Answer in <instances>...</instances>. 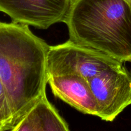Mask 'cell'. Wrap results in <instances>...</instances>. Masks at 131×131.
<instances>
[{"label":"cell","instance_id":"cell-4","mask_svg":"<svg viewBox=\"0 0 131 131\" xmlns=\"http://www.w3.org/2000/svg\"><path fill=\"white\" fill-rule=\"evenodd\" d=\"M97 107V116L113 122L131 105V71L125 66L88 80Z\"/></svg>","mask_w":131,"mask_h":131},{"label":"cell","instance_id":"cell-5","mask_svg":"<svg viewBox=\"0 0 131 131\" xmlns=\"http://www.w3.org/2000/svg\"><path fill=\"white\" fill-rule=\"evenodd\" d=\"M70 6V0H0V12L12 21L42 29L63 23Z\"/></svg>","mask_w":131,"mask_h":131},{"label":"cell","instance_id":"cell-9","mask_svg":"<svg viewBox=\"0 0 131 131\" xmlns=\"http://www.w3.org/2000/svg\"><path fill=\"white\" fill-rule=\"evenodd\" d=\"M9 131H35L29 111L12 129Z\"/></svg>","mask_w":131,"mask_h":131},{"label":"cell","instance_id":"cell-10","mask_svg":"<svg viewBox=\"0 0 131 131\" xmlns=\"http://www.w3.org/2000/svg\"><path fill=\"white\" fill-rule=\"evenodd\" d=\"M124 1L129 5V6H130V8H131V0H124Z\"/></svg>","mask_w":131,"mask_h":131},{"label":"cell","instance_id":"cell-6","mask_svg":"<svg viewBox=\"0 0 131 131\" xmlns=\"http://www.w3.org/2000/svg\"><path fill=\"white\" fill-rule=\"evenodd\" d=\"M52 93L84 114L97 116V107L88 81L75 74L47 78Z\"/></svg>","mask_w":131,"mask_h":131},{"label":"cell","instance_id":"cell-12","mask_svg":"<svg viewBox=\"0 0 131 131\" xmlns=\"http://www.w3.org/2000/svg\"><path fill=\"white\" fill-rule=\"evenodd\" d=\"M8 131H9V130H8Z\"/></svg>","mask_w":131,"mask_h":131},{"label":"cell","instance_id":"cell-2","mask_svg":"<svg viewBox=\"0 0 131 131\" xmlns=\"http://www.w3.org/2000/svg\"><path fill=\"white\" fill-rule=\"evenodd\" d=\"M63 23L72 42L131 63V8L124 0H78Z\"/></svg>","mask_w":131,"mask_h":131},{"label":"cell","instance_id":"cell-8","mask_svg":"<svg viewBox=\"0 0 131 131\" xmlns=\"http://www.w3.org/2000/svg\"><path fill=\"white\" fill-rule=\"evenodd\" d=\"M17 124L8 95L0 79V131L10 130Z\"/></svg>","mask_w":131,"mask_h":131},{"label":"cell","instance_id":"cell-11","mask_svg":"<svg viewBox=\"0 0 131 131\" xmlns=\"http://www.w3.org/2000/svg\"><path fill=\"white\" fill-rule=\"evenodd\" d=\"M78 0H70V3H71V6L72 5H74L75 2H77Z\"/></svg>","mask_w":131,"mask_h":131},{"label":"cell","instance_id":"cell-3","mask_svg":"<svg viewBox=\"0 0 131 131\" xmlns=\"http://www.w3.org/2000/svg\"><path fill=\"white\" fill-rule=\"evenodd\" d=\"M123 66L124 63L69 40L49 46L47 56V78L75 74L88 81L105 72Z\"/></svg>","mask_w":131,"mask_h":131},{"label":"cell","instance_id":"cell-1","mask_svg":"<svg viewBox=\"0 0 131 131\" xmlns=\"http://www.w3.org/2000/svg\"><path fill=\"white\" fill-rule=\"evenodd\" d=\"M49 48L28 26L0 21V79L17 123L46 94Z\"/></svg>","mask_w":131,"mask_h":131},{"label":"cell","instance_id":"cell-7","mask_svg":"<svg viewBox=\"0 0 131 131\" xmlns=\"http://www.w3.org/2000/svg\"><path fill=\"white\" fill-rule=\"evenodd\" d=\"M35 131H70L64 119L44 95L29 111Z\"/></svg>","mask_w":131,"mask_h":131}]
</instances>
